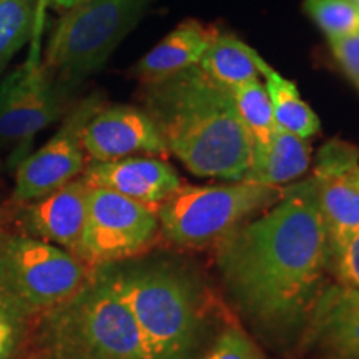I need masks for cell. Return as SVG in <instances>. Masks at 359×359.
I'll use <instances>...</instances> for the list:
<instances>
[{
    "label": "cell",
    "mask_w": 359,
    "mask_h": 359,
    "mask_svg": "<svg viewBox=\"0 0 359 359\" xmlns=\"http://www.w3.org/2000/svg\"><path fill=\"white\" fill-rule=\"evenodd\" d=\"M224 290L243 316L269 336L303 333L326 286L331 250L311 178L215 245Z\"/></svg>",
    "instance_id": "1"
},
{
    "label": "cell",
    "mask_w": 359,
    "mask_h": 359,
    "mask_svg": "<svg viewBox=\"0 0 359 359\" xmlns=\"http://www.w3.org/2000/svg\"><path fill=\"white\" fill-rule=\"evenodd\" d=\"M140 102L170 154L200 178L243 182L253 140L238 116L231 90L198 65L142 83Z\"/></svg>",
    "instance_id": "2"
},
{
    "label": "cell",
    "mask_w": 359,
    "mask_h": 359,
    "mask_svg": "<svg viewBox=\"0 0 359 359\" xmlns=\"http://www.w3.org/2000/svg\"><path fill=\"white\" fill-rule=\"evenodd\" d=\"M132 314L150 359H193L206 330L201 294L173 264L125 259L97 268Z\"/></svg>",
    "instance_id": "3"
},
{
    "label": "cell",
    "mask_w": 359,
    "mask_h": 359,
    "mask_svg": "<svg viewBox=\"0 0 359 359\" xmlns=\"http://www.w3.org/2000/svg\"><path fill=\"white\" fill-rule=\"evenodd\" d=\"M24 359H150L132 314L95 268L70 298L30 320Z\"/></svg>",
    "instance_id": "4"
},
{
    "label": "cell",
    "mask_w": 359,
    "mask_h": 359,
    "mask_svg": "<svg viewBox=\"0 0 359 359\" xmlns=\"http://www.w3.org/2000/svg\"><path fill=\"white\" fill-rule=\"evenodd\" d=\"M286 187L230 182L178 188L156 206L160 231L183 248L215 246L228 233L276 205Z\"/></svg>",
    "instance_id": "5"
},
{
    "label": "cell",
    "mask_w": 359,
    "mask_h": 359,
    "mask_svg": "<svg viewBox=\"0 0 359 359\" xmlns=\"http://www.w3.org/2000/svg\"><path fill=\"white\" fill-rule=\"evenodd\" d=\"M150 0H83L57 22L45 48V70L75 87L100 70L147 12Z\"/></svg>",
    "instance_id": "6"
},
{
    "label": "cell",
    "mask_w": 359,
    "mask_h": 359,
    "mask_svg": "<svg viewBox=\"0 0 359 359\" xmlns=\"http://www.w3.org/2000/svg\"><path fill=\"white\" fill-rule=\"evenodd\" d=\"M92 273L64 248L13 230L0 233V294L30 320L77 293Z\"/></svg>",
    "instance_id": "7"
},
{
    "label": "cell",
    "mask_w": 359,
    "mask_h": 359,
    "mask_svg": "<svg viewBox=\"0 0 359 359\" xmlns=\"http://www.w3.org/2000/svg\"><path fill=\"white\" fill-rule=\"evenodd\" d=\"M160 233L155 206L92 187L77 257L90 268L137 258Z\"/></svg>",
    "instance_id": "8"
},
{
    "label": "cell",
    "mask_w": 359,
    "mask_h": 359,
    "mask_svg": "<svg viewBox=\"0 0 359 359\" xmlns=\"http://www.w3.org/2000/svg\"><path fill=\"white\" fill-rule=\"evenodd\" d=\"M74 88L53 79L40 62L24 64L0 82V148H12L17 165L35 135L69 114Z\"/></svg>",
    "instance_id": "9"
},
{
    "label": "cell",
    "mask_w": 359,
    "mask_h": 359,
    "mask_svg": "<svg viewBox=\"0 0 359 359\" xmlns=\"http://www.w3.org/2000/svg\"><path fill=\"white\" fill-rule=\"evenodd\" d=\"M102 107L98 95H90L77 103L50 140L19 161L11 196L15 203L42 198L83 173L87 155L82 147V130Z\"/></svg>",
    "instance_id": "10"
},
{
    "label": "cell",
    "mask_w": 359,
    "mask_h": 359,
    "mask_svg": "<svg viewBox=\"0 0 359 359\" xmlns=\"http://www.w3.org/2000/svg\"><path fill=\"white\" fill-rule=\"evenodd\" d=\"M311 182L333 253L359 233V148L338 138L327 142Z\"/></svg>",
    "instance_id": "11"
},
{
    "label": "cell",
    "mask_w": 359,
    "mask_h": 359,
    "mask_svg": "<svg viewBox=\"0 0 359 359\" xmlns=\"http://www.w3.org/2000/svg\"><path fill=\"white\" fill-rule=\"evenodd\" d=\"M90 190L92 187L80 175L39 200L13 201V231L47 241L77 257L87 222Z\"/></svg>",
    "instance_id": "12"
},
{
    "label": "cell",
    "mask_w": 359,
    "mask_h": 359,
    "mask_svg": "<svg viewBox=\"0 0 359 359\" xmlns=\"http://www.w3.org/2000/svg\"><path fill=\"white\" fill-rule=\"evenodd\" d=\"M82 147L90 161L170 155L151 116L128 105L102 107L82 130Z\"/></svg>",
    "instance_id": "13"
},
{
    "label": "cell",
    "mask_w": 359,
    "mask_h": 359,
    "mask_svg": "<svg viewBox=\"0 0 359 359\" xmlns=\"http://www.w3.org/2000/svg\"><path fill=\"white\" fill-rule=\"evenodd\" d=\"M304 339L325 359H359V290L333 283L314 302Z\"/></svg>",
    "instance_id": "14"
},
{
    "label": "cell",
    "mask_w": 359,
    "mask_h": 359,
    "mask_svg": "<svg viewBox=\"0 0 359 359\" xmlns=\"http://www.w3.org/2000/svg\"><path fill=\"white\" fill-rule=\"evenodd\" d=\"M82 178L90 187L105 188L155 208L183 187L172 165L158 156L148 155L87 161Z\"/></svg>",
    "instance_id": "15"
},
{
    "label": "cell",
    "mask_w": 359,
    "mask_h": 359,
    "mask_svg": "<svg viewBox=\"0 0 359 359\" xmlns=\"http://www.w3.org/2000/svg\"><path fill=\"white\" fill-rule=\"evenodd\" d=\"M218 35L217 27L198 20L182 22L133 67L135 75L140 83H154L198 65Z\"/></svg>",
    "instance_id": "16"
},
{
    "label": "cell",
    "mask_w": 359,
    "mask_h": 359,
    "mask_svg": "<svg viewBox=\"0 0 359 359\" xmlns=\"http://www.w3.org/2000/svg\"><path fill=\"white\" fill-rule=\"evenodd\" d=\"M311 147L306 140L278 127L264 147L253 148V158L243 182L285 187L308 172Z\"/></svg>",
    "instance_id": "17"
},
{
    "label": "cell",
    "mask_w": 359,
    "mask_h": 359,
    "mask_svg": "<svg viewBox=\"0 0 359 359\" xmlns=\"http://www.w3.org/2000/svg\"><path fill=\"white\" fill-rule=\"evenodd\" d=\"M266 62L257 50L233 35L219 34L198 64L206 75L226 88L257 82Z\"/></svg>",
    "instance_id": "18"
},
{
    "label": "cell",
    "mask_w": 359,
    "mask_h": 359,
    "mask_svg": "<svg viewBox=\"0 0 359 359\" xmlns=\"http://www.w3.org/2000/svg\"><path fill=\"white\" fill-rule=\"evenodd\" d=\"M262 79H264V87L271 98L278 127L285 128L286 132L306 142L309 138L316 137L321 128L320 118L299 95L296 85L291 80L281 77L268 64L263 67Z\"/></svg>",
    "instance_id": "19"
},
{
    "label": "cell",
    "mask_w": 359,
    "mask_h": 359,
    "mask_svg": "<svg viewBox=\"0 0 359 359\" xmlns=\"http://www.w3.org/2000/svg\"><path fill=\"white\" fill-rule=\"evenodd\" d=\"M231 95L235 100L238 116L253 140V148L266 145L278 125L271 98L268 95L264 83L262 80H257V82L240 85V87L231 88Z\"/></svg>",
    "instance_id": "20"
},
{
    "label": "cell",
    "mask_w": 359,
    "mask_h": 359,
    "mask_svg": "<svg viewBox=\"0 0 359 359\" xmlns=\"http://www.w3.org/2000/svg\"><path fill=\"white\" fill-rule=\"evenodd\" d=\"M35 8L37 0H0V70L29 40Z\"/></svg>",
    "instance_id": "21"
},
{
    "label": "cell",
    "mask_w": 359,
    "mask_h": 359,
    "mask_svg": "<svg viewBox=\"0 0 359 359\" xmlns=\"http://www.w3.org/2000/svg\"><path fill=\"white\" fill-rule=\"evenodd\" d=\"M304 12L330 40L359 34V8L353 0H304Z\"/></svg>",
    "instance_id": "22"
},
{
    "label": "cell",
    "mask_w": 359,
    "mask_h": 359,
    "mask_svg": "<svg viewBox=\"0 0 359 359\" xmlns=\"http://www.w3.org/2000/svg\"><path fill=\"white\" fill-rule=\"evenodd\" d=\"M30 318L0 294V359L22 356Z\"/></svg>",
    "instance_id": "23"
},
{
    "label": "cell",
    "mask_w": 359,
    "mask_h": 359,
    "mask_svg": "<svg viewBox=\"0 0 359 359\" xmlns=\"http://www.w3.org/2000/svg\"><path fill=\"white\" fill-rule=\"evenodd\" d=\"M201 359H266L241 327L228 326Z\"/></svg>",
    "instance_id": "24"
},
{
    "label": "cell",
    "mask_w": 359,
    "mask_h": 359,
    "mask_svg": "<svg viewBox=\"0 0 359 359\" xmlns=\"http://www.w3.org/2000/svg\"><path fill=\"white\" fill-rule=\"evenodd\" d=\"M331 266L339 285L359 290V233L331 253Z\"/></svg>",
    "instance_id": "25"
},
{
    "label": "cell",
    "mask_w": 359,
    "mask_h": 359,
    "mask_svg": "<svg viewBox=\"0 0 359 359\" xmlns=\"http://www.w3.org/2000/svg\"><path fill=\"white\" fill-rule=\"evenodd\" d=\"M330 47L341 70L359 92V34L330 40Z\"/></svg>",
    "instance_id": "26"
},
{
    "label": "cell",
    "mask_w": 359,
    "mask_h": 359,
    "mask_svg": "<svg viewBox=\"0 0 359 359\" xmlns=\"http://www.w3.org/2000/svg\"><path fill=\"white\" fill-rule=\"evenodd\" d=\"M12 213H13V200L4 198V187H2V180H0V233L13 230Z\"/></svg>",
    "instance_id": "27"
},
{
    "label": "cell",
    "mask_w": 359,
    "mask_h": 359,
    "mask_svg": "<svg viewBox=\"0 0 359 359\" xmlns=\"http://www.w3.org/2000/svg\"><path fill=\"white\" fill-rule=\"evenodd\" d=\"M55 7H60V8H67V11H70V8L77 7L79 4H82L83 0H50Z\"/></svg>",
    "instance_id": "28"
}]
</instances>
